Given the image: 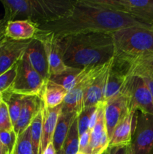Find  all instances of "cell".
<instances>
[{
	"label": "cell",
	"instance_id": "6da1fadb",
	"mask_svg": "<svg viewBox=\"0 0 153 154\" xmlns=\"http://www.w3.org/2000/svg\"><path fill=\"white\" fill-rule=\"evenodd\" d=\"M137 25H146L129 15L77 0L67 16L38 26V31L50 33L57 38L84 32H108Z\"/></svg>",
	"mask_w": 153,
	"mask_h": 154
},
{
	"label": "cell",
	"instance_id": "7a4b0ae2",
	"mask_svg": "<svg viewBox=\"0 0 153 154\" xmlns=\"http://www.w3.org/2000/svg\"><path fill=\"white\" fill-rule=\"evenodd\" d=\"M58 38L63 62L72 69H83L105 64L111 61L115 54L112 33L84 32Z\"/></svg>",
	"mask_w": 153,
	"mask_h": 154
},
{
	"label": "cell",
	"instance_id": "3957f363",
	"mask_svg": "<svg viewBox=\"0 0 153 154\" xmlns=\"http://www.w3.org/2000/svg\"><path fill=\"white\" fill-rule=\"evenodd\" d=\"M71 0H1L5 22L28 20L36 26L67 16L76 5Z\"/></svg>",
	"mask_w": 153,
	"mask_h": 154
},
{
	"label": "cell",
	"instance_id": "277c9868",
	"mask_svg": "<svg viewBox=\"0 0 153 154\" xmlns=\"http://www.w3.org/2000/svg\"><path fill=\"white\" fill-rule=\"evenodd\" d=\"M112 36L114 55L131 61L153 53V32L149 26L126 27L112 32Z\"/></svg>",
	"mask_w": 153,
	"mask_h": 154
},
{
	"label": "cell",
	"instance_id": "5b68a950",
	"mask_svg": "<svg viewBox=\"0 0 153 154\" xmlns=\"http://www.w3.org/2000/svg\"><path fill=\"white\" fill-rule=\"evenodd\" d=\"M85 3L129 15L142 23L153 24V0H82Z\"/></svg>",
	"mask_w": 153,
	"mask_h": 154
},
{
	"label": "cell",
	"instance_id": "8992f818",
	"mask_svg": "<svg viewBox=\"0 0 153 154\" xmlns=\"http://www.w3.org/2000/svg\"><path fill=\"white\" fill-rule=\"evenodd\" d=\"M46 81L33 69L23 54L16 63V75L12 85L8 90L22 96L41 97Z\"/></svg>",
	"mask_w": 153,
	"mask_h": 154
},
{
	"label": "cell",
	"instance_id": "52a82bcc",
	"mask_svg": "<svg viewBox=\"0 0 153 154\" xmlns=\"http://www.w3.org/2000/svg\"><path fill=\"white\" fill-rule=\"evenodd\" d=\"M121 92L127 96L130 111H140L153 115L152 97L142 77L130 74Z\"/></svg>",
	"mask_w": 153,
	"mask_h": 154
},
{
	"label": "cell",
	"instance_id": "ba28073f",
	"mask_svg": "<svg viewBox=\"0 0 153 154\" xmlns=\"http://www.w3.org/2000/svg\"><path fill=\"white\" fill-rule=\"evenodd\" d=\"M134 120L130 143L133 154H152L153 150V115L136 111Z\"/></svg>",
	"mask_w": 153,
	"mask_h": 154
},
{
	"label": "cell",
	"instance_id": "9c48e42d",
	"mask_svg": "<svg viewBox=\"0 0 153 154\" xmlns=\"http://www.w3.org/2000/svg\"><path fill=\"white\" fill-rule=\"evenodd\" d=\"M130 60L114 55L109 69L103 103L121 93L130 75Z\"/></svg>",
	"mask_w": 153,
	"mask_h": 154
},
{
	"label": "cell",
	"instance_id": "30bf717a",
	"mask_svg": "<svg viewBox=\"0 0 153 154\" xmlns=\"http://www.w3.org/2000/svg\"><path fill=\"white\" fill-rule=\"evenodd\" d=\"M105 63L99 66H92L90 67L88 73L85 78L76 84L72 90L68 91L67 96L64 98L62 104V112L63 113H74L79 115L84 108L83 106V94L86 88L89 84L90 81L94 76L98 74L105 66L110 63Z\"/></svg>",
	"mask_w": 153,
	"mask_h": 154
},
{
	"label": "cell",
	"instance_id": "8fae6325",
	"mask_svg": "<svg viewBox=\"0 0 153 154\" xmlns=\"http://www.w3.org/2000/svg\"><path fill=\"white\" fill-rule=\"evenodd\" d=\"M34 38L43 44L47 58L50 76L60 75L69 69L63 62L62 51L58 38L50 33L40 31L37 32Z\"/></svg>",
	"mask_w": 153,
	"mask_h": 154
},
{
	"label": "cell",
	"instance_id": "7c38bea8",
	"mask_svg": "<svg viewBox=\"0 0 153 154\" xmlns=\"http://www.w3.org/2000/svg\"><path fill=\"white\" fill-rule=\"evenodd\" d=\"M104 104L105 125L108 138L110 140L116 126L130 111L127 96L122 92Z\"/></svg>",
	"mask_w": 153,
	"mask_h": 154
},
{
	"label": "cell",
	"instance_id": "4fadbf2b",
	"mask_svg": "<svg viewBox=\"0 0 153 154\" xmlns=\"http://www.w3.org/2000/svg\"><path fill=\"white\" fill-rule=\"evenodd\" d=\"M112 60L102 69L98 74L94 76L86 88L83 94L84 108L97 107L103 103L105 88L108 78V73Z\"/></svg>",
	"mask_w": 153,
	"mask_h": 154
},
{
	"label": "cell",
	"instance_id": "5bb4252c",
	"mask_svg": "<svg viewBox=\"0 0 153 154\" xmlns=\"http://www.w3.org/2000/svg\"><path fill=\"white\" fill-rule=\"evenodd\" d=\"M44 102L40 96H24L19 118L14 126V130L16 136L29 127L34 117L41 111Z\"/></svg>",
	"mask_w": 153,
	"mask_h": 154
},
{
	"label": "cell",
	"instance_id": "9a60e30c",
	"mask_svg": "<svg viewBox=\"0 0 153 154\" xmlns=\"http://www.w3.org/2000/svg\"><path fill=\"white\" fill-rule=\"evenodd\" d=\"M109 143L104 120V104L100 103L98 105L97 123L91 131L88 154H102L108 149Z\"/></svg>",
	"mask_w": 153,
	"mask_h": 154
},
{
	"label": "cell",
	"instance_id": "2e32d148",
	"mask_svg": "<svg viewBox=\"0 0 153 154\" xmlns=\"http://www.w3.org/2000/svg\"><path fill=\"white\" fill-rule=\"evenodd\" d=\"M24 55L26 57L32 67L46 82L50 78L49 66L42 42L34 38L31 39Z\"/></svg>",
	"mask_w": 153,
	"mask_h": 154
},
{
	"label": "cell",
	"instance_id": "e0dca14e",
	"mask_svg": "<svg viewBox=\"0 0 153 154\" xmlns=\"http://www.w3.org/2000/svg\"><path fill=\"white\" fill-rule=\"evenodd\" d=\"M30 40L8 41L0 53V75L10 69L23 56Z\"/></svg>",
	"mask_w": 153,
	"mask_h": 154
},
{
	"label": "cell",
	"instance_id": "ac0fdd59",
	"mask_svg": "<svg viewBox=\"0 0 153 154\" xmlns=\"http://www.w3.org/2000/svg\"><path fill=\"white\" fill-rule=\"evenodd\" d=\"M135 113L130 111L114 129L112 135L110 140L109 147L129 145L131 143L133 133V123Z\"/></svg>",
	"mask_w": 153,
	"mask_h": 154
},
{
	"label": "cell",
	"instance_id": "d6986e66",
	"mask_svg": "<svg viewBox=\"0 0 153 154\" xmlns=\"http://www.w3.org/2000/svg\"><path fill=\"white\" fill-rule=\"evenodd\" d=\"M62 111V105L53 108H46L44 105L42 107L43 124H42V137L40 141V154L45 150L48 144L52 142L56 126L58 117Z\"/></svg>",
	"mask_w": 153,
	"mask_h": 154
},
{
	"label": "cell",
	"instance_id": "ffe728a7",
	"mask_svg": "<svg viewBox=\"0 0 153 154\" xmlns=\"http://www.w3.org/2000/svg\"><path fill=\"white\" fill-rule=\"evenodd\" d=\"M37 32V26L28 20L8 22L5 27V35L14 41L32 39Z\"/></svg>",
	"mask_w": 153,
	"mask_h": 154
},
{
	"label": "cell",
	"instance_id": "44dd1931",
	"mask_svg": "<svg viewBox=\"0 0 153 154\" xmlns=\"http://www.w3.org/2000/svg\"><path fill=\"white\" fill-rule=\"evenodd\" d=\"M89 69L90 67H86L83 69L69 68L67 71L60 75L50 76L49 81H52L63 87L68 91H70L85 78Z\"/></svg>",
	"mask_w": 153,
	"mask_h": 154
},
{
	"label": "cell",
	"instance_id": "7402d4cb",
	"mask_svg": "<svg viewBox=\"0 0 153 154\" xmlns=\"http://www.w3.org/2000/svg\"><path fill=\"white\" fill-rule=\"evenodd\" d=\"M76 117L74 113H60L52 141L57 153L61 151L68 132Z\"/></svg>",
	"mask_w": 153,
	"mask_h": 154
},
{
	"label": "cell",
	"instance_id": "603a6c76",
	"mask_svg": "<svg viewBox=\"0 0 153 154\" xmlns=\"http://www.w3.org/2000/svg\"><path fill=\"white\" fill-rule=\"evenodd\" d=\"M68 93L63 87L48 80L41 96L44 105L46 108H53L62 105Z\"/></svg>",
	"mask_w": 153,
	"mask_h": 154
},
{
	"label": "cell",
	"instance_id": "cb8c5ba5",
	"mask_svg": "<svg viewBox=\"0 0 153 154\" xmlns=\"http://www.w3.org/2000/svg\"><path fill=\"white\" fill-rule=\"evenodd\" d=\"M1 96L3 102L7 105L12 124L13 126H14L20 114L24 96L14 93L7 90L2 93Z\"/></svg>",
	"mask_w": 153,
	"mask_h": 154
},
{
	"label": "cell",
	"instance_id": "d4e9b609",
	"mask_svg": "<svg viewBox=\"0 0 153 154\" xmlns=\"http://www.w3.org/2000/svg\"><path fill=\"white\" fill-rule=\"evenodd\" d=\"M79 140L80 135L76 117L68 132L61 151L57 154H76L79 152Z\"/></svg>",
	"mask_w": 153,
	"mask_h": 154
},
{
	"label": "cell",
	"instance_id": "484cf974",
	"mask_svg": "<svg viewBox=\"0 0 153 154\" xmlns=\"http://www.w3.org/2000/svg\"><path fill=\"white\" fill-rule=\"evenodd\" d=\"M42 124H43V114H42L41 109V111L34 117L30 125L31 142L34 154H40V150L42 137Z\"/></svg>",
	"mask_w": 153,
	"mask_h": 154
},
{
	"label": "cell",
	"instance_id": "4316f807",
	"mask_svg": "<svg viewBox=\"0 0 153 154\" xmlns=\"http://www.w3.org/2000/svg\"><path fill=\"white\" fill-rule=\"evenodd\" d=\"M10 154H34L30 135V126L18 135L14 150Z\"/></svg>",
	"mask_w": 153,
	"mask_h": 154
},
{
	"label": "cell",
	"instance_id": "83f0119b",
	"mask_svg": "<svg viewBox=\"0 0 153 154\" xmlns=\"http://www.w3.org/2000/svg\"><path fill=\"white\" fill-rule=\"evenodd\" d=\"M98 107V106H97ZM97 107L84 108L80 114L77 116V126L79 135H81L88 129V123L90 118L94 112Z\"/></svg>",
	"mask_w": 153,
	"mask_h": 154
},
{
	"label": "cell",
	"instance_id": "f1b7e54d",
	"mask_svg": "<svg viewBox=\"0 0 153 154\" xmlns=\"http://www.w3.org/2000/svg\"><path fill=\"white\" fill-rule=\"evenodd\" d=\"M16 75V63L0 75V94L9 90Z\"/></svg>",
	"mask_w": 153,
	"mask_h": 154
},
{
	"label": "cell",
	"instance_id": "f546056e",
	"mask_svg": "<svg viewBox=\"0 0 153 154\" xmlns=\"http://www.w3.org/2000/svg\"><path fill=\"white\" fill-rule=\"evenodd\" d=\"M131 68L143 69L153 73V53L131 60Z\"/></svg>",
	"mask_w": 153,
	"mask_h": 154
},
{
	"label": "cell",
	"instance_id": "4dcf8cb0",
	"mask_svg": "<svg viewBox=\"0 0 153 154\" xmlns=\"http://www.w3.org/2000/svg\"><path fill=\"white\" fill-rule=\"evenodd\" d=\"M14 130L8 106L2 101L0 105V131Z\"/></svg>",
	"mask_w": 153,
	"mask_h": 154
},
{
	"label": "cell",
	"instance_id": "1f68e13d",
	"mask_svg": "<svg viewBox=\"0 0 153 154\" xmlns=\"http://www.w3.org/2000/svg\"><path fill=\"white\" fill-rule=\"evenodd\" d=\"M16 136L14 130L10 131H0V140L3 145L6 147L9 154L12 153L16 144Z\"/></svg>",
	"mask_w": 153,
	"mask_h": 154
},
{
	"label": "cell",
	"instance_id": "d6a6232c",
	"mask_svg": "<svg viewBox=\"0 0 153 154\" xmlns=\"http://www.w3.org/2000/svg\"><path fill=\"white\" fill-rule=\"evenodd\" d=\"M130 74H136L140 75L145 81L146 84L148 86L149 91L151 93L152 97L153 99V73L148 72V71L143 70L140 69H136V68H131L130 69Z\"/></svg>",
	"mask_w": 153,
	"mask_h": 154
},
{
	"label": "cell",
	"instance_id": "836d02e7",
	"mask_svg": "<svg viewBox=\"0 0 153 154\" xmlns=\"http://www.w3.org/2000/svg\"><path fill=\"white\" fill-rule=\"evenodd\" d=\"M91 139V131L89 129L80 135L79 140V152H82L86 154H88V147Z\"/></svg>",
	"mask_w": 153,
	"mask_h": 154
},
{
	"label": "cell",
	"instance_id": "e575fe53",
	"mask_svg": "<svg viewBox=\"0 0 153 154\" xmlns=\"http://www.w3.org/2000/svg\"><path fill=\"white\" fill-rule=\"evenodd\" d=\"M108 154H133L130 144L119 147H108Z\"/></svg>",
	"mask_w": 153,
	"mask_h": 154
},
{
	"label": "cell",
	"instance_id": "d590c367",
	"mask_svg": "<svg viewBox=\"0 0 153 154\" xmlns=\"http://www.w3.org/2000/svg\"><path fill=\"white\" fill-rule=\"evenodd\" d=\"M97 120H98V107H97V109L94 111V112L93 113L91 118H90L89 123H88V129H89L90 131L92 130L93 128L94 127L96 123H97Z\"/></svg>",
	"mask_w": 153,
	"mask_h": 154
},
{
	"label": "cell",
	"instance_id": "8d00e7d4",
	"mask_svg": "<svg viewBox=\"0 0 153 154\" xmlns=\"http://www.w3.org/2000/svg\"><path fill=\"white\" fill-rule=\"evenodd\" d=\"M41 154H57V152L52 143L51 142L48 144L47 147L45 148V150L42 152Z\"/></svg>",
	"mask_w": 153,
	"mask_h": 154
},
{
	"label": "cell",
	"instance_id": "74e56055",
	"mask_svg": "<svg viewBox=\"0 0 153 154\" xmlns=\"http://www.w3.org/2000/svg\"><path fill=\"white\" fill-rule=\"evenodd\" d=\"M0 154H9L6 147L2 143L1 140H0Z\"/></svg>",
	"mask_w": 153,
	"mask_h": 154
},
{
	"label": "cell",
	"instance_id": "f35d334b",
	"mask_svg": "<svg viewBox=\"0 0 153 154\" xmlns=\"http://www.w3.org/2000/svg\"><path fill=\"white\" fill-rule=\"evenodd\" d=\"M9 39H10V38H8V37H5L4 39H2V40L0 41V53L2 52V49H3V48H4V45L7 43Z\"/></svg>",
	"mask_w": 153,
	"mask_h": 154
},
{
	"label": "cell",
	"instance_id": "ab89813d",
	"mask_svg": "<svg viewBox=\"0 0 153 154\" xmlns=\"http://www.w3.org/2000/svg\"><path fill=\"white\" fill-rule=\"evenodd\" d=\"M2 102V96H1V94H0V105H1Z\"/></svg>",
	"mask_w": 153,
	"mask_h": 154
},
{
	"label": "cell",
	"instance_id": "60d3db41",
	"mask_svg": "<svg viewBox=\"0 0 153 154\" xmlns=\"http://www.w3.org/2000/svg\"><path fill=\"white\" fill-rule=\"evenodd\" d=\"M102 154H108V149H107V150H106V151H105V152H104V153H102Z\"/></svg>",
	"mask_w": 153,
	"mask_h": 154
},
{
	"label": "cell",
	"instance_id": "b9f144b4",
	"mask_svg": "<svg viewBox=\"0 0 153 154\" xmlns=\"http://www.w3.org/2000/svg\"><path fill=\"white\" fill-rule=\"evenodd\" d=\"M76 154H86V153H82V152H78Z\"/></svg>",
	"mask_w": 153,
	"mask_h": 154
},
{
	"label": "cell",
	"instance_id": "7bdbcfd3",
	"mask_svg": "<svg viewBox=\"0 0 153 154\" xmlns=\"http://www.w3.org/2000/svg\"><path fill=\"white\" fill-rule=\"evenodd\" d=\"M151 29H152V32H153V24L151 26Z\"/></svg>",
	"mask_w": 153,
	"mask_h": 154
},
{
	"label": "cell",
	"instance_id": "ee69618b",
	"mask_svg": "<svg viewBox=\"0 0 153 154\" xmlns=\"http://www.w3.org/2000/svg\"><path fill=\"white\" fill-rule=\"evenodd\" d=\"M2 23V20H0V24H1Z\"/></svg>",
	"mask_w": 153,
	"mask_h": 154
},
{
	"label": "cell",
	"instance_id": "f6af8a7d",
	"mask_svg": "<svg viewBox=\"0 0 153 154\" xmlns=\"http://www.w3.org/2000/svg\"><path fill=\"white\" fill-rule=\"evenodd\" d=\"M152 154H153V153H152Z\"/></svg>",
	"mask_w": 153,
	"mask_h": 154
}]
</instances>
